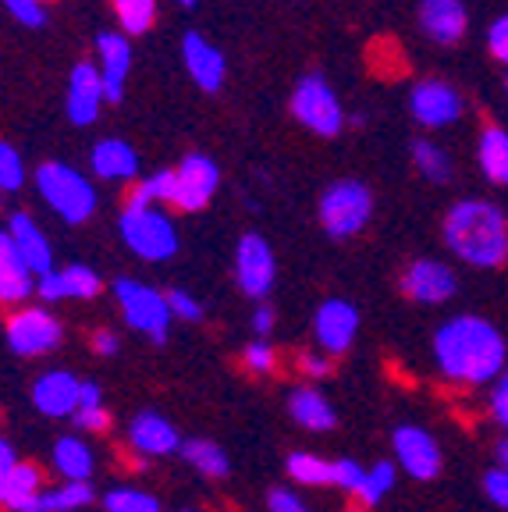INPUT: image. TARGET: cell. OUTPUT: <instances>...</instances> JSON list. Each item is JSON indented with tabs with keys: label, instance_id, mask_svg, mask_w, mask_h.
<instances>
[{
	"label": "cell",
	"instance_id": "cell-1",
	"mask_svg": "<svg viewBox=\"0 0 508 512\" xmlns=\"http://www.w3.org/2000/svg\"><path fill=\"white\" fill-rule=\"evenodd\" d=\"M430 352L437 374L459 388H484L508 370L505 335L480 313H455L445 324H437Z\"/></svg>",
	"mask_w": 508,
	"mask_h": 512
},
{
	"label": "cell",
	"instance_id": "cell-2",
	"mask_svg": "<svg viewBox=\"0 0 508 512\" xmlns=\"http://www.w3.org/2000/svg\"><path fill=\"white\" fill-rule=\"evenodd\" d=\"M441 239L459 264L494 271L508 264V217L491 200H459L441 221Z\"/></svg>",
	"mask_w": 508,
	"mask_h": 512
},
{
	"label": "cell",
	"instance_id": "cell-3",
	"mask_svg": "<svg viewBox=\"0 0 508 512\" xmlns=\"http://www.w3.org/2000/svg\"><path fill=\"white\" fill-rule=\"evenodd\" d=\"M32 182H36V192L43 196V203H47L64 224H86L89 217L96 214V203H100L96 185L89 182L79 168H72V164L47 160V164L36 168Z\"/></svg>",
	"mask_w": 508,
	"mask_h": 512
},
{
	"label": "cell",
	"instance_id": "cell-4",
	"mask_svg": "<svg viewBox=\"0 0 508 512\" xmlns=\"http://www.w3.org/2000/svg\"><path fill=\"white\" fill-rule=\"evenodd\" d=\"M118 232L121 242L146 264H160L178 253V228L171 214H164L160 207H128L125 203L118 217Z\"/></svg>",
	"mask_w": 508,
	"mask_h": 512
},
{
	"label": "cell",
	"instance_id": "cell-5",
	"mask_svg": "<svg viewBox=\"0 0 508 512\" xmlns=\"http://www.w3.org/2000/svg\"><path fill=\"white\" fill-rule=\"evenodd\" d=\"M111 292H114V299H118L121 317H125L128 328L146 335L157 345L167 342L171 320H175L171 303H167V292H160V288L146 285V281H135V278H114Z\"/></svg>",
	"mask_w": 508,
	"mask_h": 512
},
{
	"label": "cell",
	"instance_id": "cell-6",
	"mask_svg": "<svg viewBox=\"0 0 508 512\" xmlns=\"http://www.w3.org/2000/svg\"><path fill=\"white\" fill-rule=\"evenodd\" d=\"M320 224L331 239H352L374 217V192L356 178H338L320 196Z\"/></svg>",
	"mask_w": 508,
	"mask_h": 512
},
{
	"label": "cell",
	"instance_id": "cell-7",
	"mask_svg": "<svg viewBox=\"0 0 508 512\" xmlns=\"http://www.w3.org/2000/svg\"><path fill=\"white\" fill-rule=\"evenodd\" d=\"M288 107H292V118L320 139L342 136V128L349 125V118L342 111V100H338V93H334L324 75H302L295 82Z\"/></svg>",
	"mask_w": 508,
	"mask_h": 512
},
{
	"label": "cell",
	"instance_id": "cell-8",
	"mask_svg": "<svg viewBox=\"0 0 508 512\" xmlns=\"http://www.w3.org/2000/svg\"><path fill=\"white\" fill-rule=\"evenodd\" d=\"M64 328L47 306H22L4 320V342L18 360H40L61 345Z\"/></svg>",
	"mask_w": 508,
	"mask_h": 512
},
{
	"label": "cell",
	"instance_id": "cell-9",
	"mask_svg": "<svg viewBox=\"0 0 508 512\" xmlns=\"http://www.w3.org/2000/svg\"><path fill=\"white\" fill-rule=\"evenodd\" d=\"M391 456H395L398 470L409 473L413 480H437L445 456H441V445L437 438L420 424H398L391 431Z\"/></svg>",
	"mask_w": 508,
	"mask_h": 512
},
{
	"label": "cell",
	"instance_id": "cell-10",
	"mask_svg": "<svg viewBox=\"0 0 508 512\" xmlns=\"http://www.w3.org/2000/svg\"><path fill=\"white\" fill-rule=\"evenodd\" d=\"M235 281L256 303L270 296V288L278 281V260H274V249L263 235L246 232L239 239V246H235Z\"/></svg>",
	"mask_w": 508,
	"mask_h": 512
},
{
	"label": "cell",
	"instance_id": "cell-11",
	"mask_svg": "<svg viewBox=\"0 0 508 512\" xmlns=\"http://www.w3.org/2000/svg\"><path fill=\"white\" fill-rule=\"evenodd\" d=\"M402 292L416 306H441L459 292V274L434 256H420L402 271Z\"/></svg>",
	"mask_w": 508,
	"mask_h": 512
},
{
	"label": "cell",
	"instance_id": "cell-12",
	"mask_svg": "<svg viewBox=\"0 0 508 512\" xmlns=\"http://www.w3.org/2000/svg\"><path fill=\"white\" fill-rule=\"evenodd\" d=\"M217 185H221V168L207 153H189L175 168V200L171 207L182 214H196L214 200Z\"/></svg>",
	"mask_w": 508,
	"mask_h": 512
},
{
	"label": "cell",
	"instance_id": "cell-13",
	"mask_svg": "<svg viewBox=\"0 0 508 512\" xmlns=\"http://www.w3.org/2000/svg\"><path fill=\"white\" fill-rule=\"evenodd\" d=\"M82 399V377L72 370H43L29 388L32 409L47 420H75Z\"/></svg>",
	"mask_w": 508,
	"mask_h": 512
},
{
	"label": "cell",
	"instance_id": "cell-14",
	"mask_svg": "<svg viewBox=\"0 0 508 512\" xmlns=\"http://www.w3.org/2000/svg\"><path fill=\"white\" fill-rule=\"evenodd\" d=\"M409 111H413V118L420 121L423 128H445L462 118L466 100H462V93L452 82L423 79V82H416L413 93H409Z\"/></svg>",
	"mask_w": 508,
	"mask_h": 512
},
{
	"label": "cell",
	"instance_id": "cell-15",
	"mask_svg": "<svg viewBox=\"0 0 508 512\" xmlns=\"http://www.w3.org/2000/svg\"><path fill=\"white\" fill-rule=\"evenodd\" d=\"M359 310L349 299H324L313 313V338L327 356H345L356 345Z\"/></svg>",
	"mask_w": 508,
	"mask_h": 512
},
{
	"label": "cell",
	"instance_id": "cell-16",
	"mask_svg": "<svg viewBox=\"0 0 508 512\" xmlns=\"http://www.w3.org/2000/svg\"><path fill=\"white\" fill-rule=\"evenodd\" d=\"M128 445H132L135 456L164 459V456L182 452L185 441H182V434H178V427L171 424L164 413L143 409V413H135L132 424H128Z\"/></svg>",
	"mask_w": 508,
	"mask_h": 512
},
{
	"label": "cell",
	"instance_id": "cell-17",
	"mask_svg": "<svg viewBox=\"0 0 508 512\" xmlns=\"http://www.w3.org/2000/svg\"><path fill=\"white\" fill-rule=\"evenodd\" d=\"M107 100L104 75L93 61H79L68 75V96H64V107H68V118L72 125L86 128L100 118V107Z\"/></svg>",
	"mask_w": 508,
	"mask_h": 512
},
{
	"label": "cell",
	"instance_id": "cell-18",
	"mask_svg": "<svg viewBox=\"0 0 508 512\" xmlns=\"http://www.w3.org/2000/svg\"><path fill=\"white\" fill-rule=\"evenodd\" d=\"M104 292V278L93 271L89 264H68V267H57V271L43 274L40 288H36V296L43 299L47 306L64 303V299H96Z\"/></svg>",
	"mask_w": 508,
	"mask_h": 512
},
{
	"label": "cell",
	"instance_id": "cell-19",
	"mask_svg": "<svg viewBox=\"0 0 508 512\" xmlns=\"http://www.w3.org/2000/svg\"><path fill=\"white\" fill-rule=\"evenodd\" d=\"M416 18H420L423 36L441 43V47H455L469 29V15L462 0H420Z\"/></svg>",
	"mask_w": 508,
	"mask_h": 512
},
{
	"label": "cell",
	"instance_id": "cell-20",
	"mask_svg": "<svg viewBox=\"0 0 508 512\" xmlns=\"http://www.w3.org/2000/svg\"><path fill=\"white\" fill-rule=\"evenodd\" d=\"M96 68L104 75L107 104H118L125 96L128 72H132V43L125 32H100L96 36Z\"/></svg>",
	"mask_w": 508,
	"mask_h": 512
},
{
	"label": "cell",
	"instance_id": "cell-21",
	"mask_svg": "<svg viewBox=\"0 0 508 512\" xmlns=\"http://www.w3.org/2000/svg\"><path fill=\"white\" fill-rule=\"evenodd\" d=\"M182 57H185V68H189L192 82L199 89H207V93H217L228 79V61H224L221 47L203 36V32H185L182 40Z\"/></svg>",
	"mask_w": 508,
	"mask_h": 512
},
{
	"label": "cell",
	"instance_id": "cell-22",
	"mask_svg": "<svg viewBox=\"0 0 508 512\" xmlns=\"http://www.w3.org/2000/svg\"><path fill=\"white\" fill-rule=\"evenodd\" d=\"M4 232L11 235V242H15V249L22 253V260L32 267V271L40 274V278L50 271H57L54 267V246H50V239L43 235L40 224L32 221V214L15 210V214L8 217V224H4Z\"/></svg>",
	"mask_w": 508,
	"mask_h": 512
},
{
	"label": "cell",
	"instance_id": "cell-23",
	"mask_svg": "<svg viewBox=\"0 0 508 512\" xmlns=\"http://www.w3.org/2000/svg\"><path fill=\"white\" fill-rule=\"evenodd\" d=\"M36 288H40V274L25 264L11 235L4 232L0 235V299L4 306H22Z\"/></svg>",
	"mask_w": 508,
	"mask_h": 512
},
{
	"label": "cell",
	"instance_id": "cell-24",
	"mask_svg": "<svg viewBox=\"0 0 508 512\" xmlns=\"http://www.w3.org/2000/svg\"><path fill=\"white\" fill-rule=\"evenodd\" d=\"M288 416L292 424L302 427V431H334L338 427V409L331 406L324 392L317 384H299L288 392Z\"/></svg>",
	"mask_w": 508,
	"mask_h": 512
},
{
	"label": "cell",
	"instance_id": "cell-25",
	"mask_svg": "<svg viewBox=\"0 0 508 512\" xmlns=\"http://www.w3.org/2000/svg\"><path fill=\"white\" fill-rule=\"evenodd\" d=\"M89 168L104 182H132L139 175V153L125 139H100L89 150Z\"/></svg>",
	"mask_w": 508,
	"mask_h": 512
},
{
	"label": "cell",
	"instance_id": "cell-26",
	"mask_svg": "<svg viewBox=\"0 0 508 512\" xmlns=\"http://www.w3.org/2000/svg\"><path fill=\"white\" fill-rule=\"evenodd\" d=\"M43 495V470L29 459L15 466V470L0 473V502L8 512H29L36 498Z\"/></svg>",
	"mask_w": 508,
	"mask_h": 512
},
{
	"label": "cell",
	"instance_id": "cell-27",
	"mask_svg": "<svg viewBox=\"0 0 508 512\" xmlns=\"http://www.w3.org/2000/svg\"><path fill=\"white\" fill-rule=\"evenodd\" d=\"M50 466L61 473L64 480H93L96 473V456L86 438L79 434H61L50 448Z\"/></svg>",
	"mask_w": 508,
	"mask_h": 512
},
{
	"label": "cell",
	"instance_id": "cell-28",
	"mask_svg": "<svg viewBox=\"0 0 508 512\" xmlns=\"http://www.w3.org/2000/svg\"><path fill=\"white\" fill-rule=\"evenodd\" d=\"M93 502V480H61L57 488H43V495L29 512H86Z\"/></svg>",
	"mask_w": 508,
	"mask_h": 512
},
{
	"label": "cell",
	"instance_id": "cell-29",
	"mask_svg": "<svg viewBox=\"0 0 508 512\" xmlns=\"http://www.w3.org/2000/svg\"><path fill=\"white\" fill-rule=\"evenodd\" d=\"M477 164L487 182L508 185V132L501 125L480 128L477 136Z\"/></svg>",
	"mask_w": 508,
	"mask_h": 512
},
{
	"label": "cell",
	"instance_id": "cell-30",
	"mask_svg": "<svg viewBox=\"0 0 508 512\" xmlns=\"http://www.w3.org/2000/svg\"><path fill=\"white\" fill-rule=\"evenodd\" d=\"M182 459L207 480H224L231 473V459L217 441L210 438H189L182 445Z\"/></svg>",
	"mask_w": 508,
	"mask_h": 512
},
{
	"label": "cell",
	"instance_id": "cell-31",
	"mask_svg": "<svg viewBox=\"0 0 508 512\" xmlns=\"http://www.w3.org/2000/svg\"><path fill=\"white\" fill-rule=\"evenodd\" d=\"M175 200V168H160L143 175L128 192V207H160Z\"/></svg>",
	"mask_w": 508,
	"mask_h": 512
},
{
	"label": "cell",
	"instance_id": "cell-32",
	"mask_svg": "<svg viewBox=\"0 0 508 512\" xmlns=\"http://www.w3.org/2000/svg\"><path fill=\"white\" fill-rule=\"evenodd\" d=\"M285 473L299 488H327V484H334L331 463L324 456H317V452H292L285 459Z\"/></svg>",
	"mask_w": 508,
	"mask_h": 512
},
{
	"label": "cell",
	"instance_id": "cell-33",
	"mask_svg": "<svg viewBox=\"0 0 508 512\" xmlns=\"http://www.w3.org/2000/svg\"><path fill=\"white\" fill-rule=\"evenodd\" d=\"M75 424H79V431H93V434H104L111 427V409L104 402V388L96 381H82V399H79V413H75Z\"/></svg>",
	"mask_w": 508,
	"mask_h": 512
},
{
	"label": "cell",
	"instance_id": "cell-34",
	"mask_svg": "<svg viewBox=\"0 0 508 512\" xmlns=\"http://www.w3.org/2000/svg\"><path fill=\"white\" fill-rule=\"evenodd\" d=\"M398 484V463L395 459H381V463H374L370 470H366V484L363 491H359V505H366V509H377V505L384 502V498L395 491Z\"/></svg>",
	"mask_w": 508,
	"mask_h": 512
},
{
	"label": "cell",
	"instance_id": "cell-35",
	"mask_svg": "<svg viewBox=\"0 0 508 512\" xmlns=\"http://www.w3.org/2000/svg\"><path fill=\"white\" fill-rule=\"evenodd\" d=\"M111 8L125 36H143L157 22V0H111Z\"/></svg>",
	"mask_w": 508,
	"mask_h": 512
},
{
	"label": "cell",
	"instance_id": "cell-36",
	"mask_svg": "<svg viewBox=\"0 0 508 512\" xmlns=\"http://www.w3.org/2000/svg\"><path fill=\"white\" fill-rule=\"evenodd\" d=\"M413 164H416V171L434 185H445L448 178H452V157H448V150L430 143V139H416L413 143Z\"/></svg>",
	"mask_w": 508,
	"mask_h": 512
},
{
	"label": "cell",
	"instance_id": "cell-37",
	"mask_svg": "<svg viewBox=\"0 0 508 512\" xmlns=\"http://www.w3.org/2000/svg\"><path fill=\"white\" fill-rule=\"evenodd\" d=\"M100 505H104L107 512H164L157 495H150V491H143V488H128V484L107 488L104 495H100Z\"/></svg>",
	"mask_w": 508,
	"mask_h": 512
},
{
	"label": "cell",
	"instance_id": "cell-38",
	"mask_svg": "<svg viewBox=\"0 0 508 512\" xmlns=\"http://www.w3.org/2000/svg\"><path fill=\"white\" fill-rule=\"evenodd\" d=\"M242 363H246L249 374L267 377L270 370L278 367V352H274V345H270L267 338H253V342H246V349H242Z\"/></svg>",
	"mask_w": 508,
	"mask_h": 512
},
{
	"label": "cell",
	"instance_id": "cell-39",
	"mask_svg": "<svg viewBox=\"0 0 508 512\" xmlns=\"http://www.w3.org/2000/svg\"><path fill=\"white\" fill-rule=\"evenodd\" d=\"M366 470L370 466H363V463H356V459H334L331 463V480H334V488H342V491H349V495H359L363 491V484H366Z\"/></svg>",
	"mask_w": 508,
	"mask_h": 512
},
{
	"label": "cell",
	"instance_id": "cell-40",
	"mask_svg": "<svg viewBox=\"0 0 508 512\" xmlns=\"http://www.w3.org/2000/svg\"><path fill=\"white\" fill-rule=\"evenodd\" d=\"M25 164H22V153L15 150L11 143L0 146V189L4 192H18L25 185Z\"/></svg>",
	"mask_w": 508,
	"mask_h": 512
},
{
	"label": "cell",
	"instance_id": "cell-41",
	"mask_svg": "<svg viewBox=\"0 0 508 512\" xmlns=\"http://www.w3.org/2000/svg\"><path fill=\"white\" fill-rule=\"evenodd\" d=\"M167 303H171L175 320H185V324H199L203 320V303L192 292H185V288H167Z\"/></svg>",
	"mask_w": 508,
	"mask_h": 512
},
{
	"label": "cell",
	"instance_id": "cell-42",
	"mask_svg": "<svg viewBox=\"0 0 508 512\" xmlns=\"http://www.w3.org/2000/svg\"><path fill=\"white\" fill-rule=\"evenodd\" d=\"M487 409H491V420L508 434V370L491 384V395H487Z\"/></svg>",
	"mask_w": 508,
	"mask_h": 512
},
{
	"label": "cell",
	"instance_id": "cell-43",
	"mask_svg": "<svg viewBox=\"0 0 508 512\" xmlns=\"http://www.w3.org/2000/svg\"><path fill=\"white\" fill-rule=\"evenodd\" d=\"M267 509L270 512H313L310 505H306V498H302L295 488H270Z\"/></svg>",
	"mask_w": 508,
	"mask_h": 512
},
{
	"label": "cell",
	"instance_id": "cell-44",
	"mask_svg": "<svg viewBox=\"0 0 508 512\" xmlns=\"http://www.w3.org/2000/svg\"><path fill=\"white\" fill-rule=\"evenodd\" d=\"M4 8L22 25H29V29H40V25L47 22V11H43L40 0H4Z\"/></svg>",
	"mask_w": 508,
	"mask_h": 512
},
{
	"label": "cell",
	"instance_id": "cell-45",
	"mask_svg": "<svg viewBox=\"0 0 508 512\" xmlns=\"http://www.w3.org/2000/svg\"><path fill=\"white\" fill-rule=\"evenodd\" d=\"M487 50L494 61H501L508 68V15H498L487 29Z\"/></svg>",
	"mask_w": 508,
	"mask_h": 512
},
{
	"label": "cell",
	"instance_id": "cell-46",
	"mask_svg": "<svg viewBox=\"0 0 508 512\" xmlns=\"http://www.w3.org/2000/svg\"><path fill=\"white\" fill-rule=\"evenodd\" d=\"M484 495L491 498L498 509L508 512V470H501V466H494L491 473L484 477Z\"/></svg>",
	"mask_w": 508,
	"mask_h": 512
},
{
	"label": "cell",
	"instance_id": "cell-47",
	"mask_svg": "<svg viewBox=\"0 0 508 512\" xmlns=\"http://www.w3.org/2000/svg\"><path fill=\"white\" fill-rule=\"evenodd\" d=\"M299 370L310 377V381H324V377L331 374V356H327V352H302Z\"/></svg>",
	"mask_w": 508,
	"mask_h": 512
},
{
	"label": "cell",
	"instance_id": "cell-48",
	"mask_svg": "<svg viewBox=\"0 0 508 512\" xmlns=\"http://www.w3.org/2000/svg\"><path fill=\"white\" fill-rule=\"evenodd\" d=\"M249 328H253L256 338H267L270 331L278 328V310H274V306H267V303H260L253 310V317H249Z\"/></svg>",
	"mask_w": 508,
	"mask_h": 512
},
{
	"label": "cell",
	"instance_id": "cell-49",
	"mask_svg": "<svg viewBox=\"0 0 508 512\" xmlns=\"http://www.w3.org/2000/svg\"><path fill=\"white\" fill-rule=\"evenodd\" d=\"M93 352H96V356H104V360H107V356H118V352H121V338L114 335V331L100 328L93 335Z\"/></svg>",
	"mask_w": 508,
	"mask_h": 512
},
{
	"label": "cell",
	"instance_id": "cell-50",
	"mask_svg": "<svg viewBox=\"0 0 508 512\" xmlns=\"http://www.w3.org/2000/svg\"><path fill=\"white\" fill-rule=\"evenodd\" d=\"M22 463L18 459V452H15V445L11 441H0V473H8V470H15V466Z\"/></svg>",
	"mask_w": 508,
	"mask_h": 512
},
{
	"label": "cell",
	"instance_id": "cell-51",
	"mask_svg": "<svg viewBox=\"0 0 508 512\" xmlns=\"http://www.w3.org/2000/svg\"><path fill=\"white\" fill-rule=\"evenodd\" d=\"M494 459H498L501 470H508V434L498 441V445H494Z\"/></svg>",
	"mask_w": 508,
	"mask_h": 512
},
{
	"label": "cell",
	"instance_id": "cell-52",
	"mask_svg": "<svg viewBox=\"0 0 508 512\" xmlns=\"http://www.w3.org/2000/svg\"><path fill=\"white\" fill-rule=\"evenodd\" d=\"M182 4H185V8H192V4H196V0H182Z\"/></svg>",
	"mask_w": 508,
	"mask_h": 512
},
{
	"label": "cell",
	"instance_id": "cell-53",
	"mask_svg": "<svg viewBox=\"0 0 508 512\" xmlns=\"http://www.w3.org/2000/svg\"><path fill=\"white\" fill-rule=\"evenodd\" d=\"M505 89H508V75H505Z\"/></svg>",
	"mask_w": 508,
	"mask_h": 512
},
{
	"label": "cell",
	"instance_id": "cell-54",
	"mask_svg": "<svg viewBox=\"0 0 508 512\" xmlns=\"http://www.w3.org/2000/svg\"><path fill=\"white\" fill-rule=\"evenodd\" d=\"M40 4H47V0H40Z\"/></svg>",
	"mask_w": 508,
	"mask_h": 512
}]
</instances>
